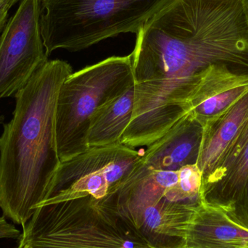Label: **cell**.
<instances>
[{"label":"cell","mask_w":248,"mask_h":248,"mask_svg":"<svg viewBox=\"0 0 248 248\" xmlns=\"http://www.w3.org/2000/svg\"><path fill=\"white\" fill-rule=\"evenodd\" d=\"M73 73L66 61H48L16 95L13 119L0 136V209L23 226L46 201L61 161L55 110L60 88Z\"/></svg>","instance_id":"obj_1"},{"label":"cell","mask_w":248,"mask_h":248,"mask_svg":"<svg viewBox=\"0 0 248 248\" xmlns=\"http://www.w3.org/2000/svg\"><path fill=\"white\" fill-rule=\"evenodd\" d=\"M17 248H155L114 209L93 197L39 205Z\"/></svg>","instance_id":"obj_2"},{"label":"cell","mask_w":248,"mask_h":248,"mask_svg":"<svg viewBox=\"0 0 248 248\" xmlns=\"http://www.w3.org/2000/svg\"><path fill=\"white\" fill-rule=\"evenodd\" d=\"M169 0H42L46 55L77 52L122 33L137 34Z\"/></svg>","instance_id":"obj_3"},{"label":"cell","mask_w":248,"mask_h":248,"mask_svg":"<svg viewBox=\"0 0 248 248\" xmlns=\"http://www.w3.org/2000/svg\"><path fill=\"white\" fill-rule=\"evenodd\" d=\"M176 171L150 170L138 164L100 202L114 209L155 248H185L186 228L200 205L172 202L168 188Z\"/></svg>","instance_id":"obj_4"},{"label":"cell","mask_w":248,"mask_h":248,"mask_svg":"<svg viewBox=\"0 0 248 248\" xmlns=\"http://www.w3.org/2000/svg\"><path fill=\"white\" fill-rule=\"evenodd\" d=\"M134 83L132 56H112L68 76L55 110L57 149L61 162L89 148L90 118L99 106Z\"/></svg>","instance_id":"obj_5"},{"label":"cell","mask_w":248,"mask_h":248,"mask_svg":"<svg viewBox=\"0 0 248 248\" xmlns=\"http://www.w3.org/2000/svg\"><path fill=\"white\" fill-rule=\"evenodd\" d=\"M141 157L135 149L122 143L90 147L75 157L61 162L47 199L41 204L88 195L100 201L132 172Z\"/></svg>","instance_id":"obj_6"},{"label":"cell","mask_w":248,"mask_h":248,"mask_svg":"<svg viewBox=\"0 0 248 248\" xmlns=\"http://www.w3.org/2000/svg\"><path fill=\"white\" fill-rule=\"evenodd\" d=\"M42 0H22L0 35V99L15 96L48 61L41 33Z\"/></svg>","instance_id":"obj_7"},{"label":"cell","mask_w":248,"mask_h":248,"mask_svg":"<svg viewBox=\"0 0 248 248\" xmlns=\"http://www.w3.org/2000/svg\"><path fill=\"white\" fill-rule=\"evenodd\" d=\"M248 93V74L216 65L205 71L195 90L187 116L202 128L214 123Z\"/></svg>","instance_id":"obj_8"},{"label":"cell","mask_w":248,"mask_h":248,"mask_svg":"<svg viewBox=\"0 0 248 248\" xmlns=\"http://www.w3.org/2000/svg\"><path fill=\"white\" fill-rule=\"evenodd\" d=\"M203 128L186 116L164 136L147 146L140 163L150 170L176 171L197 164Z\"/></svg>","instance_id":"obj_9"},{"label":"cell","mask_w":248,"mask_h":248,"mask_svg":"<svg viewBox=\"0 0 248 248\" xmlns=\"http://www.w3.org/2000/svg\"><path fill=\"white\" fill-rule=\"evenodd\" d=\"M248 182V127L215 170L202 180L201 202L227 211Z\"/></svg>","instance_id":"obj_10"},{"label":"cell","mask_w":248,"mask_h":248,"mask_svg":"<svg viewBox=\"0 0 248 248\" xmlns=\"http://www.w3.org/2000/svg\"><path fill=\"white\" fill-rule=\"evenodd\" d=\"M185 248H248V230L221 208L201 203L186 228Z\"/></svg>","instance_id":"obj_11"},{"label":"cell","mask_w":248,"mask_h":248,"mask_svg":"<svg viewBox=\"0 0 248 248\" xmlns=\"http://www.w3.org/2000/svg\"><path fill=\"white\" fill-rule=\"evenodd\" d=\"M248 127V93L222 116L203 128L197 166L202 180L211 174Z\"/></svg>","instance_id":"obj_12"},{"label":"cell","mask_w":248,"mask_h":248,"mask_svg":"<svg viewBox=\"0 0 248 248\" xmlns=\"http://www.w3.org/2000/svg\"><path fill=\"white\" fill-rule=\"evenodd\" d=\"M134 83L97 108L90 118L87 133L90 147L121 144L131 122L134 106Z\"/></svg>","instance_id":"obj_13"},{"label":"cell","mask_w":248,"mask_h":248,"mask_svg":"<svg viewBox=\"0 0 248 248\" xmlns=\"http://www.w3.org/2000/svg\"><path fill=\"white\" fill-rule=\"evenodd\" d=\"M224 211L234 223L248 230V182L240 198Z\"/></svg>","instance_id":"obj_14"},{"label":"cell","mask_w":248,"mask_h":248,"mask_svg":"<svg viewBox=\"0 0 248 248\" xmlns=\"http://www.w3.org/2000/svg\"><path fill=\"white\" fill-rule=\"evenodd\" d=\"M20 235L21 232L17 230L16 226L9 223L5 217H0V240H19Z\"/></svg>","instance_id":"obj_15"},{"label":"cell","mask_w":248,"mask_h":248,"mask_svg":"<svg viewBox=\"0 0 248 248\" xmlns=\"http://www.w3.org/2000/svg\"><path fill=\"white\" fill-rule=\"evenodd\" d=\"M11 8L10 6L4 5L0 8V33L7 24L9 16V10Z\"/></svg>","instance_id":"obj_16"},{"label":"cell","mask_w":248,"mask_h":248,"mask_svg":"<svg viewBox=\"0 0 248 248\" xmlns=\"http://www.w3.org/2000/svg\"><path fill=\"white\" fill-rule=\"evenodd\" d=\"M22 0H0V8L3 6L8 5L10 7H13V5L18 2L21 1Z\"/></svg>","instance_id":"obj_17"},{"label":"cell","mask_w":248,"mask_h":248,"mask_svg":"<svg viewBox=\"0 0 248 248\" xmlns=\"http://www.w3.org/2000/svg\"><path fill=\"white\" fill-rule=\"evenodd\" d=\"M243 4V12H244L245 17L248 28V0H242Z\"/></svg>","instance_id":"obj_18"},{"label":"cell","mask_w":248,"mask_h":248,"mask_svg":"<svg viewBox=\"0 0 248 248\" xmlns=\"http://www.w3.org/2000/svg\"><path fill=\"white\" fill-rule=\"evenodd\" d=\"M4 115L0 114V125H1V124H4Z\"/></svg>","instance_id":"obj_19"}]
</instances>
